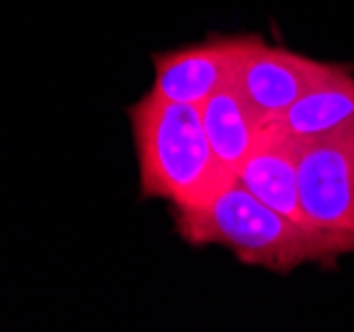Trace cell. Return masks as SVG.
Wrapping results in <instances>:
<instances>
[{
  "label": "cell",
  "instance_id": "3",
  "mask_svg": "<svg viewBox=\"0 0 354 332\" xmlns=\"http://www.w3.org/2000/svg\"><path fill=\"white\" fill-rule=\"evenodd\" d=\"M296 146L306 224L354 247V120Z\"/></svg>",
  "mask_w": 354,
  "mask_h": 332
},
{
  "label": "cell",
  "instance_id": "6",
  "mask_svg": "<svg viewBox=\"0 0 354 332\" xmlns=\"http://www.w3.org/2000/svg\"><path fill=\"white\" fill-rule=\"evenodd\" d=\"M234 178L256 194L261 202L277 213L288 215L296 224H306L299 194V146L296 141L264 130V139L248 155V159L237 168Z\"/></svg>",
  "mask_w": 354,
  "mask_h": 332
},
{
  "label": "cell",
  "instance_id": "2",
  "mask_svg": "<svg viewBox=\"0 0 354 332\" xmlns=\"http://www.w3.org/2000/svg\"><path fill=\"white\" fill-rule=\"evenodd\" d=\"M128 123L144 199L192 208L234 178L213 155L200 106L168 101L149 88L136 104L128 106Z\"/></svg>",
  "mask_w": 354,
  "mask_h": 332
},
{
  "label": "cell",
  "instance_id": "8",
  "mask_svg": "<svg viewBox=\"0 0 354 332\" xmlns=\"http://www.w3.org/2000/svg\"><path fill=\"white\" fill-rule=\"evenodd\" d=\"M203 125L213 146V155L232 175L248 159V155L264 139L266 123L243 99L234 83L218 88L211 99L200 104Z\"/></svg>",
  "mask_w": 354,
  "mask_h": 332
},
{
  "label": "cell",
  "instance_id": "4",
  "mask_svg": "<svg viewBox=\"0 0 354 332\" xmlns=\"http://www.w3.org/2000/svg\"><path fill=\"white\" fill-rule=\"evenodd\" d=\"M264 37L261 35H213L203 43L184 46L152 56V90L168 101L200 106L218 88L234 83L240 64Z\"/></svg>",
  "mask_w": 354,
  "mask_h": 332
},
{
  "label": "cell",
  "instance_id": "5",
  "mask_svg": "<svg viewBox=\"0 0 354 332\" xmlns=\"http://www.w3.org/2000/svg\"><path fill=\"white\" fill-rule=\"evenodd\" d=\"M341 64L317 61L312 56L266 46L264 40L245 56L240 70L234 75V86L243 93L256 115L272 123L280 117L293 101H299L309 88L336 72Z\"/></svg>",
  "mask_w": 354,
  "mask_h": 332
},
{
  "label": "cell",
  "instance_id": "1",
  "mask_svg": "<svg viewBox=\"0 0 354 332\" xmlns=\"http://www.w3.org/2000/svg\"><path fill=\"white\" fill-rule=\"evenodd\" d=\"M176 234L192 247H227L245 266L288 274L304 263H336L349 242L290 221L250 194L237 178L192 208H171Z\"/></svg>",
  "mask_w": 354,
  "mask_h": 332
},
{
  "label": "cell",
  "instance_id": "7",
  "mask_svg": "<svg viewBox=\"0 0 354 332\" xmlns=\"http://www.w3.org/2000/svg\"><path fill=\"white\" fill-rule=\"evenodd\" d=\"M354 120V75L349 67H338L328 77L309 88L299 101L285 109L280 117L266 123V130L290 141H312L328 136Z\"/></svg>",
  "mask_w": 354,
  "mask_h": 332
}]
</instances>
